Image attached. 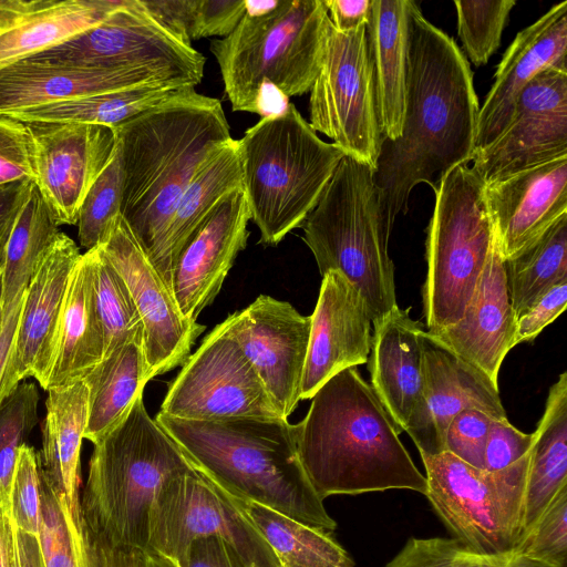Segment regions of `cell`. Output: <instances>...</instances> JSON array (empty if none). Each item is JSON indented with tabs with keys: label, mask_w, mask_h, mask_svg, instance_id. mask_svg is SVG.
I'll use <instances>...</instances> for the list:
<instances>
[{
	"label": "cell",
	"mask_w": 567,
	"mask_h": 567,
	"mask_svg": "<svg viewBox=\"0 0 567 567\" xmlns=\"http://www.w3.org/2000/svg\"><path fill=\"white\" fill-rule=\"evenodd\" d=\"M301 228L320 275L338 271L350 280L372 323L398 306L391 231L372 167L344 155Z\"/></svg>",
	"instance_id": "7"
},
{
	"label": "cell",
	"mask_w": 567,
	"mask_h": 567,
	"mask_svg": "<svg viewBox=\"0 0 567 567\" xmlns=\"http://www.w3.org/2000/svg\"><path fill=\"white\" fill-rule=\"evenodd\" d=\"M484 183L468 165L450 171L435 193L427 227V274L422 289L427 332L463 316L478 285L494 238Z\"/></svg>",
	"instance_id": "9"
},
{
	"label": "cell",
	"mask_w": 567,
	"mask_h": 567,
	"mask_svg": "<svg viewBox=\"0 0 567 567\" xmlns=\"http://www.w3.org/2000/svg\"><path fill=\"white\" fill-rule=\"evenodd\" d=\"M24 60L106 71H132L195 87L205 56L184 44L146 11L141 0H122L99 24Z\"/></svg>",
	"instance_id": "11"
},
{
	"label": "cell",
	"mask_w": 567,
	"mask_h": 567,
	"mask_svg": "<svg viewBox=\"0 0 567 567\" xmlns=\"http://www.w3.org/2000/svg\"><path fill=\"white\" fill-rule=\"evenodd\" d=\"M279 3V0H265L254 1L245 0L246 14L248 16H261L274 10Z\"/></svg>",
	"instance_id": "60"
},
{
	"label": "cell",
	"mask_w": 567,
	"mask_h": 567,
	"mask_svg": "<svg viewBox=\"0 0 567 567\" xmlns=\"http://www.w3.org/2000/svg\"><path fill=\"white\" fill-rule=\"evenodd\" d=\"M565 485H567V372H563L549 389L544 414L534 432L523 502L522 537Z\"/></svg>",
	"instance_id": "32"
},
{
	"label": "cell",
	"mask_w": 567,
	"mask_h": 567,
	"mask_svg": "<svg viewBox=\"0 0 567 567\" xmlns=\"http://www.w3.org/2000/svg\"><path fill=\"white\" fill-rule=\"evenodd\" d=\"M2 293H3V284H2V270L0 271V327L2 323Z\"/></svg>",
	"instance_id": "62"
},
{
	"label": "cell",
	"mask_w": 567,
	"mask_h": 567,
	"mask_svg": "<svg viewBox=\"0 0 567 567\" xmlns=\"http://www.w3.org/2000/svg\"><path fill=\"white\" fill-rule=\"evenodd\" d=\"M188 87L193 86L176 82H155L1 115L23 123L59 122L115 127Z\"/></svg>",
	"instance_id": "35"
},
{
	"label": "cell",
	"mask_w": 567,
	"mask_h": 567,
	"mask_svg": "<svg viewBox=\"0 0 567 567\" xmlns=\"http://www.w3.org/2000/svg\"><path fill=\"white\" fill-rule=\"evenodd\" d=\"M227 320L279 413L288 419L301 400L310 316H302L287 301L260 295Z\"/></svg>",
	"instance_id": "19"
},
{
	"label": "cell",
	"mask_w": 567,
	"mask_h": 567,
	"mask_svg": "<svg viewBox=\"0 0 567 567\" xmlns=\"http://www.w3.org/2000/svg\"><path fill=\"white\" fill-rule=\"evenodd\" d=\"M104 355L87 251L74 265L58 321L44 390L82 380Z\"/></svg>",
	"instance_id": "27"
},
{
	"label": "cell",
	"mask_w": 567,
	"mask_h": 567,
	"mask_svg": "<svg viewBox=\"0 0 567 567\" xmlns=\"http://www.w3.org/2000/svg\"><path fill=\"white\" fill-rule=\"evenodd\" d=\"M567 1L551 7L517 33L501 60L494 83L480 106L475 152L507 127L523 90L550 68L567 69Z\"/></svg>",
	"instance_id": "24"
},
{
	"label": "cell",
	"mask_w": 567,
	"mask_h": 567,
	"mask_svg": "<svg viewBox=\"0 0 567 567\" xmlns=\"http://www.w3.org/2000/svg\"><path fill=\"white\" fill-rule=\"evenodd\" d=\"M81 255L75 241L60 231L37 266L23 293L1 383V402L27 378H34L44 389L66 287Z\"/></svg>",
	"instance_id": "20"
},
{
	"label": "cell",
	"mask_w": 567,
	"mask_h": 567,
	"mask_svg": "<svg viewBox=\"0 0 567 567\" xmlns=\"http://www.w3.org/2000/svg\"><path fill=\"white\" fill-rule=\"evenodd\" d=\"M59 227L33 184L7 246L2 269V318L22 299L37 266L60 233Z\"/></svg>",
	"instance_id": "37"
},
{
	"label": "cell",
	"mask_w": 567,
	"mask_h": 567,
	"mask_svg": "<svg viewBox=\"0 0 567 567\" xmlns=\"http://www.w3.org/2000/svg\"><path fill=\"white\" fill-rule=\"evenodd\" d=\"M567 279L554 285L532 308L516 319L514 346L533 341L566 308Z\"/></svg>",
	"instance_id": "52"
},
{
	"label": "cell",
	"mask_w": 567,
	"mask_h": 567,
	"mask_svg": "<svg viewBox=\"0 0 567 567\" xmlns=\"http://www.w3.org/2000/svg\"><path fill=\"white\" fill-rule=\"evenodd\" d=\"M10 567H44L39 537L20 530L10 518Z\"/></svg>",
	"instance_id": "56"
},
{
	"label": "cell",
	"mask_w": 567,
	"mask_h": 567,
	"mask_svg": "<svg viewBox=\"0 0 567 567\" xmlns=\"http://www.w3.org/2000/svg\"><path fill=\"white\" fill-rule=\"evenodd\" d=\"M34 185L58 224L76 225L82 202L116 148L114 127L81 123H27Z\"/></svg>",
	"instance_id": "18"
},
{
	"label": "cell",
	"mask_w": 567,
	"mask_h": 567,
	"mask_svg": "<svg viewBox=\"0 0 567 567\" xmlns=\"http://www.w3.org/2000/svg\"><path fill=\"white\" fill-rule=\"evenodd\" d=\"M516 318L504 258L494 238L486 265L462 318L432 333L443 344L498 383L503 360L514 346Z\"/></svg>",
	"instance_id": "25"
},
{
	"label": "cell",
	"mask_w": 567,
	"mask_h": 567,
	"mask_svg": "<svg viewBox=\"0 0 567 567\" xmlns=\"http://www.w3.org/2000/svg\"><path fill=\"white\" fill-rule=\"evenodd\" d=\"M33 184L30 179H23L0 185V271L4 266L11 233Z\"/></svg>",
	"instance_id": "54"
},
{
	"label": "cell",
	"mask_w": 567,
	"mask_h": 567,
	"mask_svg": "<svg viewBox=\"0 0 567 567\" xmlns=\"http://www.w3.org/2000/svg\"><path fill=\"white\" fill-rule=\"evenodd\" d=\"M492 420V416L477 409H466L457 413L445 430L444 452L484 470V450Z\"/></svg>",
	"instance_id": "48"
},
{
	"label": "cell",
	"mask_w": 567,
	"mask_h": 567,
	"mask_svg": "<svg viewBox=\"0 0 567 567\" xmlns=\"http://www.w3.org/2000/svg\"><path fill=\"white\" fill-rule=\"evenodd\" d=\"M183 567H248L235 548L216 536L197 538L189 545Z\"/></svg>",
	"instance_id": "53"
},
{
	"label": "cell",
	"mask_w": 567,
	"mask_h": 567,
	"mask_svg": "<svg viewBox=\"0 0 567 567\" xmlns=\"http://www.w3.org/2000/svg\"><path fill=\"white\" fill-rule=\"evenodd\" d=\"M56 492L65 515L75 567H148V554L115 546L93 533L81 514L78 518L72 517L65 495Z\"/></svg>",
	"instance_id": "44"
},
{
	"label": "cell",
	"mask_w": 567,
	"mask_h": 567,
	"mask_svg": "<svg viewBox=\"0 0 567 567\" xmlns=\"http://www.w3.org/2000/svg\"><path fill=\"white\" fill-rule=\"evenodd\" d=\"M504 266L517 319L554 285L567 279V215L527 248L504 259Z\"/></svg>",
	"instance_id": "38"
},
{
	"label": "cell",
	"mask_w": 567,
	"mask_h": 567,
	"mask_svg": "<svg viewBox=\"0 0 567 567\" xmlns=\"http://www.w3.org/2000/svg\"><path fill=\"white\" fill-rule=\"evenodd\" d=\"M10 518L11 514L0 511V567H10Z\"/></svg>",
	"instance_id": "59"
},
{
	"label": "cell",
	"mask_w": 567,
	"mask_h": 567,
	"mask_svg": "<svg viewBox=\"0 0 567 567\" xmlns=\"http://www.w3.org/2000/svg\"><path fill=\"white\" fill-rule=\"evenodd\" d=\"M329 24L323 0H279L266 14L245 13L229 35L213 40L231 110L258 114L267 84L287 97L310 92Z\"/></svg>",
	"instance_id": "8"
},
{
	"label": "cell",
	"mask_w": 567,
	"mask_h": 567,
	"mask_svg": "<svg viewBox=\"0 0 567 567\" xmlns=\"http://www.w3.org/2000/svg\"><path fill=\"white\" fill-rule=\"evenodd\" d=\"M457 33L475 66L485 65L501 44L502 33L515 0L454 1Z\"/></svg>",
	"instance_id": "42"
},
{
	"label": "cell",
	"mask_w": 567,
	"mask_h": 567,
	"mask_svg": "<svg viewBox=\"0 0 567 567\" xmlns=\"http://www.w3.org/2000/svg\"><path fill=\"white\" fill-rule=\"evenodd\" d=\"M87 251L92 267L95 306L104 338V355L136 338L143 323L131 292L100 246Z\"/></svg>",
	"instance_id": "39"
},
{
	"label": "cell",
	"mask_w": 567,
	"mask_h": 567,
	"mask_svg": "<svg viewBox=\"0 0 567 567\" xmlns=\"http://www.w3.org/2000/svg\"><path fill=\"white\" fill-rule=\"evenodd\" d=\"M159 412L195 421L282 417L234 337L227 318L183 363L168 385Z\"/></svg>",
	"instance_id": "14"
},
{
	"label": "cell",
	"mask_w": 567,
	"mask_h": 567,
	"mask_svg": "<svg viewBox=\"0 0 567 567\" xmlns=\"http://www.w3.org/2000/svg\"><path fill=\"white\" fill-rule=\"evenodd\" d=\"M533 443L534 433H523L507 419H493L484 450V470L495 472L513 465L529 453Z\"/></svg>",
	"instance_id": "50"
},
{
	"label": "cell",
	"mask_w": 567,
	"mask_h": 567,
	"mask_svg": "<svg viewBox=\"0 0 567 567\" xmlns=\"http://www.w3.org/2000/svg\"><path fill=\"white\" fill-rule=\"evenodd\" d=\"M422 348L424 395L443 450L445 430L463 410L477 409L493 419H507L498 383L425 330Z\"/></svg>",
	"instance_id": "28"
},
{
	"label": "cell",
	"mask_w": 567,
	"mask_h": 567,
	"mask_svg": "<svg viewBox=\"0 0 567 567\" xmlns=\"http://www.w3.org/2000/svg\"><path fill=\"white\" fill-rule=\"evenodd\" d=\"M309 124L346 155L375 168L384 136L367 25L341 33L330 22L310 89Z\"/></svg>",
	"instance_id": "13"
},
{
	"label": "cell",
	"mask_w": 567,
	"mask_h": 567,
	"mask_svg": "<svg viewBox=\"0 0 567 567\" xmlns=\"http://www.w3.org/2000/svg\"><path fill=\"white\" fill-rule=\"evenodd\" d=\"M124 190L121 215L153 260L200 163L231 138L219 100L188 87L114 127Z\"/></svg>",
	"instance_id": "3"
},
{
	"label": "cell",
	"mask_w": 567,
	"mask_h": 567,
	"mask_svg": "<svg viewBox=\"0 0 567 567\" xmlns=\"http://www.w3.org/2000/svg\"><path fill=\"white\" fill-rule=\"evenodd\" d=\"M155 82L163 81L132 71L21 60L0 68V115Z\"/></svg>",
	"instance_id": "26"
},
{
	"label": "cell",
	"mask_w": 567,
	"mask_h": 567,
	"mask_svg": "<svg viewBox=\"0 0 567 567\" xmlns=\"http://www.w3.org/2000/svg\"><path fill=\"white\" fill-rule=\"evenodd\" d=\"M42 447L38 452L40 473L62 492L71 515L80 512V454L87 422V388L83 380L48 390Z\"/></svg>",
	"instance_id": "31"
},
{
	"label": "cell",
	"mask_w": 567,
	"mask_h": 567,
	"mask_svg": "<svg viewBox=\"0 0 567 567\" xmlns=\"http://www.w3.org/2000/svg\"><path fill=\"white\" fill-rule=\"evenodd\" d=\"M240 503L280 567H355L330 533L305 525L264 505Z\"/></svg>",
	"instance_id": "36"
},
{
	"label": "cell",
	"mask_w": 567,
	"mask_h": 567,
	"mask_svg": "<svg viewBox=\"0 0 567 567\" xmlns=\"http://www.w3.org/2000/svg\"><path fill=\"white\" fill-rule=\"evenodd\" d=\"M99 246L131 292L143 323V349L153 377L183 365L206 327L184 317L122 215Z\"/></svg>",
	"instance_id": "17"
},
{
	"label": "cell",
	"mask_w": 567,
	"mask_h": 567,
	"mask_svg": "<svg viewBox=\"0 0 567 567\" xmlns=\"http://www.w3.org/2000/svg\"><path fill=\"white\" fill-rule=\"evenodd\" d=\"M412 0H372L367 34L383 136H401Z\"/></svg>",
	"instance_id": "30"
},
{
	"label": "cell",
	"mask_w": 567,
	"mask_h": 567,
	"mask_svg": "<svg viewBox=\"0 0 567 567\" xmlns=\"http://www.w3.org/2000/svg\"><path fill=\"white\" fill-rule=\"evenodd\" d=\"M239 187H243V178L238 141L230 138L218 145L198 166L151 261L169 289L175 260L186 241L217 203Z\"/></svg>",
	"instance_id": "29"
},
{
	"label": "cell",
	"mask_w": 567,
	"mask_h": 567,
	"mask_svg": "<svg viewBox=\"0 0 567 567\" xmlns=\"http://www.w3.org/2000/svg\"><path fill=\"white\" fill-rule=\"evenodd\" d=\"M507 556H483L454 538H410L384 567H502Z\"/></svg>",
	"instance_id": "45"
},
{
	"label": "cell",
	"mask_w": 567,
	"mask_h": 567,
	"mask_svg": "<svg viewBox=\"0 0 567 567\" xmlns=\"http://www.w3.org/2000/svg\"><path fill=\"white\" fill-rule=\"evenodd\" d=\"M400 431L355 368L329 379L297 424L302 467L318 496L411 489L426 480L399 439Z\"/></svg>",
	"instance_id": "2"
},
{
	"label": "cell",
	"mask_w": 567,
	"mask_h": 567,
	"mask_svg": "<svg viewBox=\"0 0 567 567\" xmlns=\"http://www.w3.org/2000/svg\"><path fill=\"white\" fill-rule=\"evenodd\" d=\"M153 378L143 338L127 341L105 355L82 379L87 388L84 439L95 444L115 427Z\"/></svg>",
	"instance_id": "33"
},
{
	"label": "cell",
	"mask_w": 567,
	"mask_h": 567,
	"mask_svg": "<svg viewBox=\"0 0 567 567\" xmlns=\"http://www.w3.org/2000/svg\"><path fill=\"white\" fill-rule=\"evenodd\" d=\"M80 512L109 543L147 554L153 507L165 484L195 467L148 414L143 394L124 419L93 444Z\"/></svg>",
	"instance_id": "5"
},
{
	"label": "cell",
	"mask_w": 567,
	"mask_h": 567,
	"mask_svg": "<svg viewBox=\"0 0 567 567\" xmlns=\"http://www.w3.org/2000/svg\"><path fill=\"white\" fill-rule=\"evenodd\" d=\"M22 300H23V297L14 306V308L2 318V323L0 327V390H1V383L3 380V375H4L7 360L9 357V352L11 349V344L13 341L14 332H16L20 312H21ZM1 403L2 402L0 400V405H1Z\"/></svg>",
	"instance_id": "57"
},
{
	"label": "cell",
	"mask_w": 567,
	"mask_h": 567,
	"mask_svg": "<svg viewBox=\"0 0 567 567\" xmlns=\"http://www.w3.org/2000/svg\"><path fill=\"white\" fill-rule=\"evenodd\" d=\"M250 214L243 187L224 196L178 254L172 292L184 317L196 321L221 289L238 254L246 248Z\"/></svg>",
	"instance_id": "21"
},
{
	"label": "cell",
	"mask_w": 567,
	"mask_h": 567,
	"mask_svg": "<svg viewBox=\"0 0 567 567\" xmlns=\"http://www.w3.org/2000/svg\"><path fill=\"white\" fill-rule=\"evenodd\" d=\"M155 420L193 464L233 497L326 533L337 528L302 467L297 424L288 419L195 421L158 412Z\"/></svg>",
	"instance_id": "4"
},
{
	"label": "cell",
	"mask_w": 567,
	"mask_h": 567,
	"mask_svg": "<svg viewBox=\"0 0 567 567\" xmlns=\"http://www.w3.org/2000/svg\"><path fill=\"white\" fill-rule=\"evenodd\" d=\"M484 194L499 251L509 259L567 215V156L487 184Z\"/></svg>",
	"instance_id": "23"
},
{
	"label": "cell",
	"mask_w": 567,
	"mask_h": 567,
	"mask_svg": "<svg viewBox=\"0 0 567 567\" xmlns=\"http://www.w3.org/2000/svg\"><path fill=\"white\" fill-rule=\"evenodd\" d=\"M511 555L530 557L554 567H567V485L555 495Z\"/></svg>",
	"instance_id": "43"
},
{
	"label": "cell",
	"mask_w": 567,
	"mask_h": 567,
	"mask_svg": "<svg viewBox=\"0 0 567 567\" xmlns=\"http://www.w3.org/2000/svg\"><path fill=\"white\" fill-rule=\"evenodd\" d=\"M122 0H37L0 35V68L49 50L99 24Z\"/></svg>",
	"instance_id": "34"
},
{
	"label": "cell",
	"mask_w": 567,
	"mask_h": 567,
	"mask_svg": "<svg viewBox=\"0 0 567 567\" xmlns=\"http://www.w3.org/2000/svg\"><path fill=\"white\" fill-rule=\"evenodd\" d=\"M478 113L466 56L412 1L402 133L383 140L373 169L390 231L416 185L435 192L450 171L472 162Z\"/></svg>",
	"instance_id": "1"
},
{
	"label": "cell",
	"mask_w": 567,
	"mask_h": 567,
	"mask_svg": "<svg viewBox=\"0 0 567 567\" xmlns=\"http://www.w3.org/2000/svg\"><path fill=\"white\" fill-rule=\"evenodd\" d=\"M35 2L37 0H0V35L17 24Z\"/></svg>",
	"instance_id": "58"
},
{
	"label": "cell",
	"mask_w": 567,
	"mask_h": 567,
	"mask_svg": "<svg viewBox=\"0 0 567 567\" xmlns=\"http://www.w3.org/2000/svg\"><path fill=\"white\" fill-rule=\"evenodd\" d=\"M123 190L124 172L116 143L111 161L90 187L79 212L78 236L85 250L99 246L121 215Z\"/></svg>",
	"instance_id": "41"
},
{
	"label": "cell",
	"mask_w": 567,
	"mask_h": 567,
	"mask_svg": "<svg viewBox=\"0 0 567 567\" xmlns=\"http://www.w3.org/2000/svg\"><path fill=\"white\" fill-rule=\"evenodd\" d=\"M529 453L495 472L476 468L449 452L421 456L425 496L454 539L471 551L507 556L520 540Z\"/></svg>",
	"instance_id": "10"
},
{
	"label": "cell",
	"mask_w": 567,
	"mask_h": 567,
	"mask_svg": "<svg viewBox=\"0 0 567 567\" xmlns=\"http://www.w3.org/2000/svg\"><path fill=\"white\" fill-rule=\"evenodd\" d=\"M148 567H167V566L164 564H159V563H152V564H150Z\"/></svg>",
	"instance_id": "63"
},
{
	"label": "cell",
	"mask_w": 567,
	"mask_h": 567,
	"mask_svg": "<svg viewBox=\"0 0 567 567\" xmlns=\"http://www.w3.org/2000/svg\"><path fill=\"white\" fill-rule=\"evenodd\" d=\"M332 27L341 33H349L367 25L372 0H323Z\"/></svg>",
	"instance_id": "55"
},
{
	"label": "cell",
	"mask_w": 567,
	"mask_h": 567,
	"mask_svg": "<svg viewBox=\"0 0 567 567\" xmlns=\"http://www.w3.org/2000/svg\"><path fill=\"white\" fill-rule=\"evenodd\" d=\"M311 318L300 399H311L339 372L368 362L371 326L365 301L357 287L338 271L322 276Z\"/></svg>",
	"instance_id": "22"
},
{
	"label": "cell",
	"mask_w": 567,
	"mask_h": 567,
	"mask_svg": "<svg viewBox=\"0 0 567 567\" xmlns=\"http://www.w3.org/2000/svg\"><path fill=\"white\" fill-rule=\"evenodd\" d=\"M209 536L230 544L248 567H280L240 501L195 466L159 493L150 517L147 554L183 567L192 542Z\"/></svg>",
	"instance_id": "12"
},
{
	"label": "cell",
	"mask_w": 567,
	"mask_h": 567,
	"mask_svg": "<svg viewBox=\"0 0 567 567\" xmlns=\"http://www.w3.org/2000/svg\"><path fill=\"white\" fill-rule=\"evenodd\" d=\"M11 516L17 527L39 537L41 519V481L38 452L27 443L21 445L13 473Z\"/></svg>",
	"instance_id": "46"
},
{
	"label": "cell",
	"mask_w": 567,
	"mask_h": 567,
	"mask_svg": "<svg viewBox=\"0 0 567 567\" xmlns=\"http://www.w3.org/2000/svg\"><path fill=\"white\" fill-rule=\"evenodd\" d=\"M245 12V0H195L192 41L229 35Z\"/></svg>",
	"instance_id": "51"
},
{
	"label": "cell",
	"mask_w": 567,
	"mask_h": 567,
	"mask_svg": "<svg viewBox=\"0 0 567 567\" xmlns=\"http://www.w3.org/2000/svg\"><path fill=\"white\" fill-rule=\"evenodd\" d=\"M38 404L37 385L22 382L0 405V511L7 514L19 449L38 423Z\"/></svg>",
	"instance_id": "40"
},
{
	"label": "cell",
	"mask_w": 567,
	"mask_h": 567,
	"mask_svg": "<svg viewBox=\"0 0 567 567\" xmlns=\"http://www.w3.org/2000/svg\"><path fill=\"white\" fill-rule=\"evenodd\" d=\"M40 481L41 519L39 543L44 567H75L60 496L41 473Z\"/></svg>",
	"instance_id": "47"
},
{
	"label": "cell",
	"mask_w": 567,
	"mask_h": 567,
	"mask_svg": "<svg viewBox=\"0 0 567 567\" xmlns=\"http://www.w3.org/2000/svg\"><path fill=\"white\" fill-rule=\"evenodd\" d=\"M30 179L34 183L33 146L27 123L0 115V185Z\"/></svg>",
	"instance_id": "49"
},
{
	"label": "cell",
	"mask_w": 567,
	"mask_h": 567,
	"mask_svg": "<svg viewBox=\"0 0 567 567\" xmlns=\"http://www.w3.org/2000/svg\"><path fill=\"white\" fill-rule=\"evenodd\" d=\"M502 567H554L544 561L526 557L509 555L506 563Z\"/></svg>",
	"instance_id": "61"
},
{
	"label": "cell",
	"mask_w": 567,
	"mask_h": 567,
	"mask_svg": "<svg viewBox=\"0 0 567 567\" xmlns=\"http://www.w3.org/2000/svg\"><path fill=\"white\" fill-rule=\"evenodd\" d=\"M409 309L394 307L373 322L368 358L371 388L394 424L406 432L420 455L444 452L424 395L422 324Z\"/></svg>",
	"instance_id": "15"
},
{
	"label": "cell",
	"mask_w": 567,
	"mask_h": 567,
	"mask_svg": "<svg viewBox=\"0 0 567 567\" xmlns=\"http://www.w3.org/2000/svg\"><path fill=\"white\" fill-rule=\"evenodd\" d=\"M237 141L250 220L259 241L276 246L301 227L346 154L322 141L292 103Z\"/></svg>",
	"instance_id": "6"
},
{
	"label": "cell",
	"mask_w": 567,
	"mask_h": 567,
	"mask_svg": "<svg viewBox=\"0 0 567 567\" xmlns=\"http://www.w3.org/2000/svg\"><path fill=\"white\" fill-rule=\"evenodd\" d=\"M567 156V69L550 68L519 94L505 131L475 152L472 171L484 185Z\"/></svg>",
	"instance_id": "16"
}]
</instances>
